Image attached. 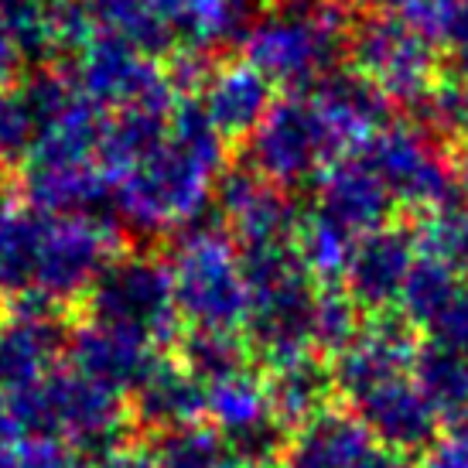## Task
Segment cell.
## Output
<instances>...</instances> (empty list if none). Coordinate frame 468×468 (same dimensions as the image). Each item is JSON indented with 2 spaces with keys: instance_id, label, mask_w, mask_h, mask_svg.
<instances>
[{
  "instance_id": "obj_25",
  "label": "cell",
  "mask_w": 468,
  "mask_h": 468,
  "mask_svg": "<svg viewBox=\"0 0 468 468\" xmlns=\"http://www.w3.org/2000/svg\"><path fill=\"white\" fill-rule=\"evenodd\" d=\"M417 383L438 420L452 424V428L468 424V356L444 349V346L420 349Z\"/></svg>"
},
{
  "instance_id": "obj_7",
  "label": "cell",
  "mask_w": 468,
  "mask_h": 468,
  "mask_svg": "<svg viewBox=\"0 0 468 468\" xmlns=\"http://www.w3.org/2000/svg\"><path fill=\"white\" fill-rule=\"evenodd\" d=\"M90 322L165 349L182 325L168 263L151 257L113 261L90 291Z\"/></svg>"
},
{
  "instance_id": "obj_5",
  "label": "cell",
  "mask_w": 468,
  "mask_h": 468,
  "mask_svg": "<svg viewBox=\"0 0 468 468\" xmlns=\"http://www.w3.org/2000/svg\"><path fill=\"white\" fill-rule=\"evenodd\" d=\"M178 318L192 332L239 335L250 322V281L243 253L219 226H192L168 261Z\"/></svg>"
},
{
  "instance_id": "obj_8",
  "label": "cell",
  "mask_w": 468,
  "mask_h": 468,
  "mask_svg": "<svg viewBox=\"0 0 468 468\" xmlns=\"http://www.w3.org/2000/svg\"><path fill=\"white\" fill-rule=\"evenodd\" d=\"M21 403L27 424L52 431L82 452H103V458L117 452L120 434L127 428L123 397L100 387L79 369L48 377L38 390L25 393Z\"/></svg>"
},
{
  "instance_id": "obj_34",
  "label": "cell",
  "mask_w": 468,
  "mask_h": 468,
  "mask_svg": "<svg viewBox=\"0 0 468 468\" xmlns=\"http://www.w3.org/2000/svg\"><path fill=\"white\" fill-rule=\"evenodd\" d=\"M424 468H468V424L438 434L424 452Z\"/></svg>"
},
{
  "instance_id": "obj_9",
  "label": "cell",
  "mask_w": 468,
  "mask_h": 468,
  "mask_svg": "<svg viewBox=\"0 0 468 468\" xmlns=\"http://www.w3.org/2000/svg\"><path fill=\"white\" fill-rule=\"evenodd\" d=\"M356 76L387 103H424L438 82V52L397 14H373L349 38Z\"/></svg>"
},
{
  "instance_id": "obj_13",
  "label": "cell",
  "mask_w": 468,
  "mask_h": 468,
  "mask_svg": "<svg viewBox=\"0 0 468 468\" xmlns=\"http://www.w3.org/2000/svg\"><path fill=\"white\" fill-rule=\"evenodd\" d=\"M202 383V417L216 428L229 448H243V458H263L271 434L277 431L267 393V377L250 363L216 373Z\"/></svg>"
},
{
  "instance_id": "obj_12",
  "label": "cell",
  "mask_w": 468,
  "mask_h": 468,
  "mask_svg": "<svg viewBox=\"0 0 468 468\" xmlns=\"http://www.w3.org/2000/svg\"><path fill=\"white\" fill-rule=\"evenodd\" d=\"M222 229L229 233L239 253L298 247L301 216L281 185L261 178L257 171H233L219 185Z\"/></svg>"
},
{
  "instance_id": "obj_10",
  "label": "cell",
  "mask_w": 468,
  "mask_h": 468,
  "mask_svg": "<svg viewBox=\"0 0 468 468\" xmlns=\"http://www.w3.org/2000/svg\"><path fill=\"white\" fill-rule=\"evenodd\" d=\"M359 154L387 185L393 206L431 216L452 202L455 168L444 161L434 133L410 123H387L359 147Z\"/></svg>"
},
{
  "instance_id": "obj_36",
  "label": "cell",
  "mask_w": 468,
  "mask_h": 468,
  "mask_svg": "<svg viewBox=\"0 0 468 468\" xmlns=\"http://www.w3.org/2000/svg\"><path fill=\"white\" fill-rule=\"evenodd\" d=\"M359 468H414V462L407 455H397V452H387V448H373L366 462Z\"/></svg>"
},
{
  "instance_id": "obj_23",
  "label": "cell",
  "mask_w": 468,
  "mask_h": 468,
  "mask_svg": "<svg viewBox=\"0 0 468 468\" xmlns=\"http://www.w3.org/2000/svg\"><path fill=\"white\" fill-rule=\"evenodd\" d=\"M62 349V335L45 308L27 312L21 322H14L0 346V369L21 390V397L38 390L48 377H55V359Z\"/></svg>"
},
{
  "instance_id": "obj_17",
  "label": "cell",
  "mask_w": 468,
  "mask_h": 468,
  "mask_svg": "<svg viewBox=\"0 0 468 468\" xmlns=\"http://www.w3.org/2000/svg\"><path fill=\"white\" fill-rule=\"evenodd\" d=\"M417 263V239L410 229L383 226L377 233L363 236L342 273V291L356 308L366 312H387L400 304L407 277Z\"/></svg>"
},
{
  "instance_id": "obj_28",
  "label": "cell",
  "mask_w": 468,
  "mask_h": 468,
  "mask_svg": "<svg viewBox=\"0 0 468 468\" xmlns=\"http://www.w3.org/2000/svg\"><path fill=\"white\" fill-rule=\"evenodd\" d=\"M250 0H185L178 45L185 55H206L236 38L247 21Z\"/></svg>"
},
{
  "instance_id": "obj_11",
  "label": "cell",
  "mask_w": 468,
  "mask_h": 468,
  "mask_svg": "<svg viewBox=\"0 0 468 468\" xmlns=\"http://www.w3.org/2000/svg\"><path fill=\"white\" fill-rule=\"evenodd\" d=\"M72 90L106 113H120L161 96H175L178 82L165 76L154 58L106 35V38H92L79 52Z\"/></svg>"
},
{
  "instance_id": "obj_35",
  "label": "cell",
  "mask_w": 468,
  "mask_h": 468,
  "mask_svg": "<svg viewBox=\"0 0 468 468\" xmlns=\"http://www.w3.org/2000/svg\"><path fill=\"white\" fill-rule=\"evenodd\" d=\"M100 468H157L154 452H137V448H117L113 455H106Z\"/></svg>"
},
{
  "instance_id": "obj_3",
  "label": "cell",
  "mask_w": 468,
  "mask_h": 468,
  "mask_svg": "<svg viewBox=\"0 0 468 468\" xmlns=\"http://www.w3.org/2000/svg\"><path fill=\"white\" fill-rule=\"evenodd\" d=\"M0 257L14 273L35 281L48 298H79L120 261V236L113 222L86 212H58L45 219L14 222L4 233Z\"/></svg>"
},
{
  "instance_id": "obj_24",
  "label": "cell",
  "mask_w": 468,
  "mask_h": 468,
  "mask_svg": "<svg viewBox=\"0 0 468 468\" xmlns=\"http://www.w3.org/2000/svg\"><path fill=\"white\" fill-rule=\"evenodd\" d=\"M267 393H271L277 428H304L308 420L328 410V397L335 390L332 369L318 363V356L267 366Z\"/></svg>"
},
{
  "instance_id": "obj_6",
  "label": "cell",
  "mask_w": 468,
  "mask_h": 468,
  "mask_svg": "<svg viewBox=\"0 0 468 468\" xmlns=\"http://www.w3.org/2000/svg\"><path fill=\"white\" fill-rule=\"evenodd\" d=\"M250 281V342L267 366L314 356V281L298 247L247 253Z\"/></svg>"
},
{
  "instance_id": "obj_39",
  "label": "cell",
  "mask_w": 468,
  "mask_h": 468,
  "mask_svg": "<svg viewBox=\"0 0 468 468\" xmlns=\"http://www.w3.org/2000/svg\"><path fill=\"white\" fill-rule=\"evenodd\" d=\"M346 4H356V7H379V4H387V0H346Z\"/></svg>"
},
{
  "instance_id": "obj_1",
  "label": "cell",
  "mask_w": 468,
  "mask_h": 468,
  "mask_svg": "<svg viewBox=\"0 0 468 468\" xmlns=\"http://www.w3.org/2000/svg\"><path fill=\"white\" fill-rule=\"evenodd\" d=\"M383 127L387 103L377 92L359 76H332L314 90L273 100L250 137V168L281 188L301 185L359 151Z\"/></svg>"
},
{
  "instance_id": "obj_19",
  "label": "cell",
  "mask_w": 468,
  "mask_h": 468,
  "mask_svg": "<svg viewBox=\"0 0 468 468\" xmlns=\"http://www.w3.org/2000/svg\"><path fill=\"white\" fill-rule=\"evenodd\" d=\"M72 356H76L79 373H86L100 387L123 397V393L141 390V383L165 352L123 332H113L100 322H86L72 342Z\"/></svg>"
},
{
  "instance_id": "obj_21",
  "label": "cell",
  "mask_w": 468,
  "mask_h": 468,
  "mask_svg": "<svg viewBox=\"0 0 468 468\" xmlns=\"http://www.w3.org/2000/svg\"><path fill=\"white\" fill-rule=\"evenodd\" d=\"M373 448L377 441L356 417L325 410L298 428L277 468H359Z\"/></svg>"
},
{
  "instance_id": "obj_14",
  "label": "cell",
  "mask_w": 468,
  "mask_h": 468,
  "mask_svg": "<svg viewBox=\"0 0 468 468\" xmlns=\"http://www.w3.org/2000/svg\"><path fill=\"white\" fill-rule=\"evenodd\" d=\"M420 359V346L414 338V328L397 318H373L359 325L356 338L335 356L332 383L346 400L363 397L379 383L410 377Z\"/></svg>"
},
{
  "instance_id": "obj_30",
  "label": "cell",
  "mask_w": 468,
  "mask_h": 468,
  "mask_svg": "<svg viewBox=\"0 0 468 468\" xmlns=\"http://www.w3.org/2000/svg\"><path fill=\"white\" fill-rule=\"evenodd\" d=\"M359 332V308L342 284H322L314 298V352L338 356Z\"/></svg>"
},
{
  "instance_id": "obj_20",
  "label": "cell",
  "mask_w": 468,
  "mask_h": 468,
  "mask_svg": "<svg viewBox=\"0 0 468 468\" xmlns=\"http://www.w3.org/2000/svg\"><path fill=\"white\" fill-rule=\"evenodd\" d=\"M110 38L154 58L178 45L185 0H86Z\"/></svg>"
},
{
  "instance_id": "obj_16",
  "label": "cell",
  "mask_w": 468,
  "mask_h": 468,
  "mask_svg": "<svg viewBox=\"0 0 468 468\" xmlns=\"http://www.w3.org/2000/svg\"><path fill=\"white\" fill-rule=\"evenodd\" d=\"M318 198H314V216L328 219L342 233H349L356 243L363 236L377 233L387 226L393 212V198L387 185L379 182V175L369 168L359 151L338 157L335 165H328L318 178Z\"/></svg>"
},
{
  "instance_id": "obj_29",
  "label": "cell",
  "mask_w": 468,
  "mask_h": 468,
  "mask_svg": "<svg viewBox=\"0 0 468 468\" xmlns=\"http://www.w3.org/2000/svg\"><path fill=\"white\" fill-rule=\"evenodd\" d=\"M157 468H236L233 448L216 431H168L154 448Z\"/></svg>"
},
{
  "instance_id": "obj_15",
  "label": "cell",
  "mask_w": 468,
  "mask_h": 468,
  "mask_svg": "<svg viewBox=\"0 0 468 468\" xmlns=\"http://www.w3.org/2000/svg\"><path fill=\"white\" fill-rule=\"evenodd\" d=\"M349 407L352 417L369 431V438L397 455L410 458V452H420V448L428 452V444L438 438L441 420L431 410L428 397L417 383V369L410 377L390 379V383L366 390Z\"/></svg>"
},
{
  "instance_id": "obj_4",
  "label": "cell",
  "mask_w": 468,
  "mask_h": 468,
  "mask_svg": "<svg viewBox=\"0 0 468 468\" xmlns=\"http://www.w3.org/2000/svg\"><path fill=\"white\" fill-rule=\"evenodd\" d=\"M349 48L346 17L332 0H284L243 35V58L273 90L304 92L332 79Z\"/></svg>"
},
{
  "instance_id": "obj_31",
  "label": "cell",
  "mask_w": 468,
  "mask_h": 468,
  "mask_svg": "<svg viewBox=\"0 0 468 468\" xmlns=\"http://www.w3.org/2000/svg\"><path fill=\"white\" fill-rule=\"evenodd\" d=\"M424 106L434 131L468 144V62H458L452 72L438 76Z\"/></svg>"
},
{
  "instance_id": "obj_18",
  "label": "cell",
  "mask_w": 468,
  "mask_h": 468,
  "mask_svg": "<svg viewBox=\"0 0 468 468\" xmlns=\"http://www.w3.org/2000/svg\"><path fill=\"white\" fill-rule=\"evenodd\" d=\"M273 106V86L247 58L226 62L202 79L198 110L222 141L253 137Z\"/></svg>"
},
{
  "instance_id": "obj_2",
  "label": "cell",
  "mask_w": 468,
  "mask_h": 468,
  "mask_svg": "<svg viewBox=\"0 0 468 468\" xmlns=\"http://www.w3.org/2000/svg\"><path fill=\"white\" fill-rule=\"evenodd\" d=\"M226 144L198 103H178L168 131L123 168L110 198L120 219L147 236L192 229L222 185Z\"/></svg>"
},
{
  "instance_id": "obj_33",
  "label": "cell",
  "mask_w": 468,
  "mask_h": 468,
  "mask_svg": "<svg viewBox=\"0 0 468 468\" xmlns=\"http://www.w3.org/2000/svg\"><path fill=\"white\" fill-rule=\"evenodd\" d=\"M0 468H82L79 458L58 441H31L14 448L11 455L0 462Z\"/></svg>"
},
{
  "instance_id": "obj_27",
  "label": "cell",
  "mask_w": 468,
  "mask_h": 468,
  "mask_svg": "<svg viewBox=\"0 0 468 468\" xmlns=\"http://www.w3.org/2000/svg\"><path fill=\"white\" fill-rule=\"evenodd\" d=\"M462 284H465V273L462 271L434 261V257L417 253V263L414 271H410V277H407V287H403L397 308L403 312L410 328H431L438 322V314L462 291Z\"/></svg>"
},
{
  "instance_id": "obj_26",
  "label": "cell",
  "mask_w": 468,
  "mask_h": 468,
  "mask_svg": "<svg viewBox=\"0 0 468 468\" xmlns=\"http://www.w3.org/2000/svg\"><path fill=\"white\" fill-rule=\"evenodd\" d=\"M393 14L434 52L468 62V0H393Z\"/></svg>"
},
{
  "instance_id": "obj_22",
  "label": "cell",
  "mask_w": 468,
  "mask_h": 468,
  "mask_svg": "<svg viewBox=\"0 0 468 468\" xmlns=\"http://www.w3.org/2000/svg\"><path fill=\"white\" fill-rule=\"evenodd\" d=\"M133 400H137V414L165 434L196 428V420L202 417V383L185 363L161 356L141 383V390L133 393Z\"/></svg>"
},
{
  "instance_id": "obj_38",
  "label": "cell",
  "mask_w": 468,
  "mask_h": 468,
  "mask_svg": "<svg viewBox=\"0 0 468 468\" xmlns=\"http://www.w3.org/2000/svg\"><path fill=\"white\" fill-rule=\"evenodd\" d=\"M236 468H277L273 462H267V458H239L236 462Z\"/></svg>"
},
{
  "instance_id": "obj_37",
  "label": "cell",
  "mask_w": 468,
  "mask_h": 468,
  "mask_svg": "<svg viewBox=\"0 0 468 468\" xmlns=\"http://www.w3.org/2000/svg\"><path fill=\"white\" fill-rule=\"evenodd\" d=\"M455 188L462 192V212L468 216V147H465V154H462V161H458V168H455Z\"/></svg>"
},
{
  "instance_id": "obj_32",
  "label": "cell",
  "mask_w": 468,
  "mask_h": 468,
  "mask_svg": "<svg viewBox=\"0 0 468 468\" xmlns=\"http://www.w3.org/2000/svg\"><path fill=\"white\" fill-rule=\"evenodd\" d=\"M428 332L434 335V346H444V349H455L462 356H468V281L452 298V304L438 314V322Z\"/></svg>"
}]
</instances>
